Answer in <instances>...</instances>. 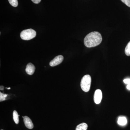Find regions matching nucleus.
Segmentation results:
<instances>
[{"label": "nucleus", "instance_id": "obj_6", "mask_svg": "<svg viewBox=\"0 0 130 130\" xmlns=\"http://www.w3.org/2000/svg\"><path fill=\"white\" fill-rule=\"evenodd\" d=\"M35 66L31 63H28L26 68V72L29 75H32L35 72Z\"/></svg>", "mask_w": 130, "mask_h": 130}, {"label": "nucleus", "instance_id": "obj_10", "mask_svg": "<svg viewBox=\"0 0 130 130\" xmlns=\"http://www.w3.org/2000/svg\"><path fill=\"white\" fill-rule=\"evenodd\" d=\"M13 119L14 122L16 124H18L19 122V115L17 112L15 110L13 111Z\"/></svg>", "mask_w": 130, "mask_h": 130}, {"label": "nucleus", "instance_id": "obj_12", "mask_svg": "<svg viewBox=\"0 0 130 130\" xmlns=\"http://www.w3.org/2000/svg\"><path fill=\"white\" fill-rule=\"evenodd\" d=\"M9 4L14 7H17L18 5V0H8Z\"/></svg>", "mask_w": 130, "mask_h": 130}, {"label": "nucleus", "instance_id": "obj_14", "mask_svg": "<svg viewBox=\"0 0 130 130\" xmlns=\"http://www.w3.org/2000/svg\"><path fill=\"white\" fill-rule=\"evenodd\" d=\"M123 3L130 7V0H121Z\"/></svg>", "mask_w": 130, "mask_h": 130}, {"label": "nucleus", "instance_id": "obj_8", "mask_svg": "<svg viewBox=\"0 0 130 130\" xmlns=\"http://www.w3.org/2000/svg\"><path fill=\"white\" fill-rule=\"evenodd\" d=\"M118 123L119 125L124 126L126 124L127 120L125 117H120L118 119Z\"/></svg>", "mask_w": 130, "mask_h": 130}, {"label": "nucleus", "instance_id": "obj_3", "mask_svg": "<svg viewBox=\"0 0 130 130\" xmlns=\"http://www.w3.org/2000/svg\"><path fill=\"white\" fill-rule=\"evenodd\" d=\"M36 36V32L31 29L22 31L20 33V37L22 40H29L33 39Z\"/></svg>", "mask_w": 130, "mask_h": 130}, {"label": "nucleus", "instance_id": "obj_13", "mask_svg": "<svg viewBox=\"0 0 130 130\" xmlns=\"http://www.w3.org/2000/svg\"><path fill=\"white\" fill-rule=\"evenodd\" d=\"M7 96L6 94H4L0 92V101L2 102L6 100V98Z\"/></svg>", "mask_w": 130, "mask_h": 130}, {"label": "nucleus", "instance_id": "obj_2", "mask_svg": "<svg viewBox=\"0 0 130 130\" xmlns=\"http://www.w3.org/2000/svg\"><path fill=\"white\" fill-rule=\"evenodd\" d=\"M91 79L89 74L85 75L82 78L81 82V87L82 90L85 92H88L90 88Z\"/></svg>", "mask_w": 130, "mask_h": 130}, {"label": "nucleus", "instance_id": "obj_7", "mask_svg": "<svg viewBox=\"0 0 130 130\" xmlns=\"http://www.w3.org/2000/svg\"><path fill=\"white\" fill-rule=\"evenodd\" d=\"M24 121L26 128L29 129H32L34 127V125L31 120L28 116H24Z\"/></svg>", "mask_w": 130, "mask_h": 130}, {"label": "nucleus", "instance_id": "obj_4", "mask_svg": "<svg viewBox=\"0 0 130 130\" xmlns=\"http://www.w3.org/2000/svg\"><path fill=\"white\" fill-rule=\"evenodd\" d=\"M64 59V57L62 55H60L56 56L54 59L50 63V65L51 67H55L62 63Z\"/></svg>", "mask_w": 130, "mask_h": 130}, {"label": "nucleus", "instance_id": "obj_11", "mask_svg": "<svg viewBox=\"0 0 130 130\" xmlns=\"http://www.w3.org/2000/svg\"><path fill=\"white\" fill-rule=\"evenodd\" d=\"M125 53L127 56H130V41L128 42L126 47Z\"/></svg>", "mask_w": 130, "mask_h": 130}, {"label": "nucleus", "instance_id": "obj_5", "mask_svg": "<svg viewBox=\"0 0 130 130\" xmlns=\"http://www.w3.org/2000/svg\"><path fill=\"white\" fill-rule=\"evenodd\" d=\"M102 94L101 91L97 89L95 91L94 94V102L96 104H100L102 100Z\"/></svg>", "mask_w": 130, "mask_h": 130}, {"label": "nucleus", "instance_id": "obj_9", "mask_svg": "<svg viewBox=\"0 0 130 130\" xmlns=\"http://www.w3.org/2000/svg\"><path fill=\"white\" fill-rule=\"evenodd\" d=\"M88 127V125L86 123H81L77 126L76 130H87Z\"/></svg>", "mask_w": 130, "mask_h": 130}, {"label": "nucleus", "instance_id": "obj_20", "mask_svg": "<svg viewBox=\"0 0 130 130\" xmlns=\"http://www.w3.org/2000/svg\"></svg>", "mask_w": 130, "mask_h": 130}, {"label": "nucleus", "instance_id": "obj_16", "mask_svg": "<svg viewBox=\"0 0 130 130\" xmlns=\"http://www.w3.org/2000/svg\"><path fill=\"white\" fill-rule=\"evenodd\" d=\"M31 1L35 4H38L41 1V0H31Z\"/></svg>", "mask_w": 130, "mask_h": 130}, {"label": "nucleus", "instance_id": "obj_1", "mask_svg": "<svg viewBox=\"0 0 130 130\" xmlns=\"http://www.w3.org/2000/svg\"><path fill=\"white\" fill-rule=\"evenodd\" d=\"M102 40V36L100 32L93 31L87 35L85 38L84 43L87 47H93L101 44Z\"/></svg>", "mask_w": 130, "mask_h": 130}, {"label": "nucleus", "instance_id": "obj_18", "mask_svg": "<svg viewBox=\"0 0 130 130\" xmlns=\"http://www.w3.org/2000/svg\"><path fill=\"white\" fill-rule=\"evenodd\" d=\"M4 89V86H1V90H3Z\"/></svg>", "mask_w": 130, "mask_h": 130}, {"label": "nucleus", "instance_id": "obj_19", "mask_svg": "<svg viewBox=\"0 0 130 130\" xmlns=\"http://www.w3.org/2000/svg\"><path fill=\"white\" fill-rule=\"evenodd\" d=\"M6 89H11V88H6Z\"/></svg>", "mask_w": 130, "mask_h": 130}, {"label": "nucleus", "instance_id": "obj_17", "mask_svg": "<svg viewBox=\"0 0 130 130\" xmlns=\"http://www.w3.org/2000/svg\"><path fill=\"white\" fill-rule=\"evenodd\" d=\"M126 88L129 90H130V84H128V85L126 86Z\"/></svg>", "mask_w": 130, "mask_h": 130}, {"label": "nucleus", "instance_id": "obj_15", "mask_svg": "<svg viewBox=\"0 0 130 130\" xmlns=\"http://www.w3.org/2000/svg\"><path fill=\"white\" fill-rule=\"evenodd\" d=\"M123 81H124V83L126 84H130V79H129V78L124 79Z\"/></svg>", "mask_w": 130, "mask_h": 130}]
</instances>
